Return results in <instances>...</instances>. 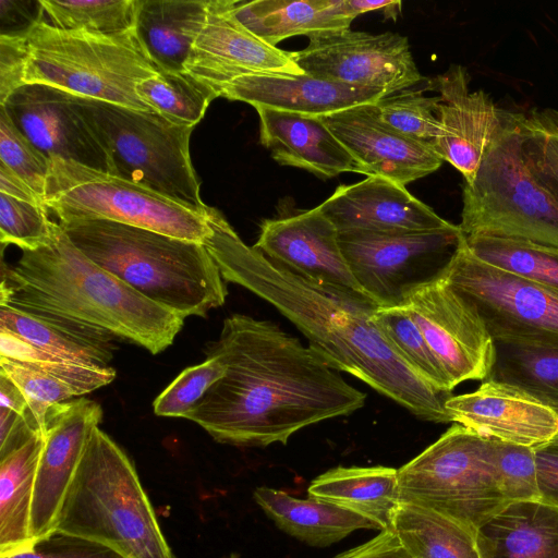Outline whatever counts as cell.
<instances>
[{"label": "cell", "instance_id": "6da1fadb", "mask_svg": "<svg viewBox=\"0 0 558 558\" xmlns=\"http://www.w3.org/2000/svg\"><path fill=\"white\" fill-rule=\"evenodd\" d=\"M207 355L223 362L226 374L187 420L221 444L284 445L300 429L365 404L363 391L270 320L227 317Z\"/></svg>", "mask_w": 558, "mask_h": 558}, {"label": "cell", "instance_id": "7a4b0ae2", "mask_svg": "<svg viewBox=\"0 0 558 558\" xmlns=\"http://www.w3.org/2000/svg\"><path fill=\"white\" fill-rule=\"evenodd\" d=\"M210 233L203 244L225 281L275 306L333 369L345 372L420 420L451 423V392L433 388L398 354L373 322L379 307L365 294L326 287L271 263L245 244L220 211L208 208Z\"/></svg>", "mask_w": 558, "mask_h": 558}, {"label": "cell", "instance_id": "3957f363", "mask_svg": "<svg viewBox=\"0 0 558 558\" xmlns=\"http://www.w3.org/2000/svg\"><path fill=\"white\" fill-rule=\"evenodd\" d=\"M0 305L46 313L102 329L158 354L184 325L88 258L57 225L52 242L1 263Z\"/></svg>", "mask_w": 558, "mask_h": 558}, {"label": "cell", "instance_id": "277c9868", "mask_svg": "<svg viewBox=\"0 0 558 558\" xmlns=\"http://www.w3.org/2000/svg\"><path fill=\"white\" fill-rule=\"evenodd\" d=\"M59 225L94 263L184 319L226 302L227 286L203 243L108 220Z\"/></svg>", "mask_w": 558, "mask_h": 558}, {"label": "cell", "instance_id": "5b68a950", "mask_svg": "<svg viewBox=\"0 0 558 558\" xmlns=\"http://www.w3.org/2000/svg\"><path fill=\"white\" fill-rule=\"evenodd\" d=\"M56 529L125 558H177L133 462L99 426L90 434Z\"/></svg>", "mask_w": 558, "mask_h": 558}, {"label": "cell", "instance_id": "8992f818", "mask_svg": "<svg viewBox=\"0 0 558 558\" xmlns=\"http://www.w3.org/2000/svg\"><path fill=\"white\" fill-rule=\"evenodd\" d=\"M43 10V9H41ZM25 84H44L75 96L154 112L136 93L159 72L135 29L119 34L66 31L41 12L27 33Z\"/></svg>", "mask_w": 558, "mask_h": 558}, {"label": "cell", "instance_id": "52a82bcc", "mask_svg": "<svg viewBox=\"0 0 558 558\" xmlns=\"http://www.w3.org/2000/svg\"><path fill=\"white\" fill-rule=\"evenodd\" d=\"M464 235L518 239L558 248V198L527 168L518 113L502 121L463 186Z\"/></svg>", "mask_w": 558, "mask_h": 558}, {"label": "cell", "instance_id": "ba28073f", "mask_svg": "<svg viewBox=\"0 0 558 558\" xmlns=\"http://www.w3.org/2000/svg\"><path fill=\"white\" fill-rule=\"evenodd\" d=\"M83 117L109 155L111 174L138 183L193 208L208 206L192 163L194 128L160 114L77 96Z\"/></svg>", "mask_w": 558, "mask_h": 558}, {"label": "cell", "instance_id": "9c48e42d", "mask_svg": "<svg viewBox=\"0 0 558 558\" xmlns=\"http://www.w3.org/2000/svg\"><path fill=\"white\" fill-rule=\"evenodd\" d=\"M46 204L59 222L108 220L203 243L208 207L199 210L119 175L50 159Z\"/></svg>", "mask_w": 558, "mask_h": 558}, {"label": "cell", "instance_id": "30bf717a", "mask_svg": "<svg viewBox=\"0 0 558 558\" xmlns=\"http://www.w3.org/2000/svg\"><path fill=\"white\" fill-rule=\"evenodd\" d=\"M400 501L424 506L473 533L509 502L493 461V439L454 423L435 442L398 469Z\"/></svg>", "mask_w": 558, "mask_h": 558}, {"label": "cell", "instance_id": "8fae6325", "mask_svg": "<svg viewBox=\"0 0 558 558\" xmlns=\"http://www.w3.org/2000/svg\"><path fill=\"white\" fill-rule=\"evenodd\" d=\"M463 233L459 225L412 232H339L347 264L379 307H405L424 286L441 277Z\"/></svg>", "mask_w": 558, "mask_h": 558}, {"label": "cell", "instance_id": "7c38bea8", "mask_svg": "<svg viewBox=\"0 0 558 558\" xmlns=\"http://www.w3.org/2000/svg\"><path fill=\"white\" fill-rule=\"evenodd\" d=\"M444 278L476 307L494 341L558 348V289L476 258L462 236Z\"/></svg>", "mask_w": 558, "mask_h": 558}, {"label": "cell", "instance_id": "4fadbf2b", "mask_svg": "<svg viewBox=\"0 0 558 558\" xmlns=\"http://www.w3.org/2000/svg\"><path fill=\"white\" fill-rule=\"evenodd\" d=\"M307 75L387 96L414 87L425 78L412 57L409 40L392 32L372 34L350 28L308 38L305 48L290 51Z\"/></svg>", "mask_w": 558, "mask_h": 558}, {"label": "cell", "instance_id": "5bb4252c", "mask_svg": "<svg viewBox=\"0 0 558 558\" xmlns=\"http://www.w3.org/2000/svg\"><path fill=\"white\" fill-rule=\"evenodd\" d=\"M442 366L451 388L486 380L495 342L475 305L444 278L416 291L405 306Z\"/></svg>", "mask_w": 558, "mask_h": 558}, {"label": "cell", "instance_id": "9a60e30c", "mask_svg": "<svg viewBox=\"0 0 558 558\" xmlns=\"http://www.w3.org/2000/svg\"><path fill=\"white\" fill-rule=\"evenodd\" d=\"M184 71L219 95L226 84L245 75L304 74L290 51L260 39L238 20L233 0H208L204 26Z\"/></svg>", "mask_w": 558, "mask_h": 558}, {"label": "cell", "instance_id": "2e32d148", "mask_svg": "<svg viewBox=\"0 0 558 558\" xmlns=\"http://www.w3.org/2000/svg\"><path fill=\"white\" fill-rule=\"evenodd\" d=\"M0 108L49 159L112 172L109 155L83 117L77 96L44 84H25Z\"/></svg>", "mask_w": 558, "mask_h": 558}, {"label": "cell", "instance_id": "e0dca14e", "mask_svg": "<svg viewBox=\"0 0 558 558\" xmlns=\"http://www.w3.org/2000/svg\"><path fill=\"white\" fill-rule=\"evenodd\" d=\"M101 418L100 404L84 397L53 405L47 413L31 515L34 543L56 530L90 434Z\"/></svg>", "mask_w": 558, "mask_h": 558}, {"label": "cell", "instance_id": "ac0fdd59", "mask_svg": "<svg viewBox=\"0 0 558 558\" xmlns=\"http://www.w3.org/2000/svg\"><path fill=\"white\" fill-rule=\"evenodd\" d=\"M360 166V173L405 186L440 168L432 143L414 140L386 123L375 104L320 117Z\"/></svg>", "mask_w": 558, "mask_h": 558}, {"label": "cell", "instance_id": "d6986e66", "mask_svg": "<svg viewBox=\"0 0 558 558\" xmlns=\"http://www.w3.org/2000/svg\"><path fill=\"white\" fill-rule=\"evenodd\" d=\"M254 247L271 263L304 279L365 294L342 254L337 228L318 206L264 220Z\"/></svg>", "mask_w": 558, "mask_h": 558}, {"label": "cell", "instance_id": "ffe728a7", "mask_svg": "<svg viewBox=\"0 0 558 558\" xmlns=\"http://www.w3.org/2000/svg\"><path fill=\"white\" fill-rule=\"evenodd\" d=\"M469 83L466 69L452 64L427 86V89L438 92L440 98L435 113L441 134L432 145L465 181L474 177L504 116V110L484 90L471 93Z\"/></svg>", "mask_w": 558, "mask_h": 558}, {"label": "cell", "instance_id": "44dd1931", "mask_svg": "<svg viewBox=\"0 0 558 558\" xmlns=\"http://www.w3.org/2000/svg\"><path fill=\"white\" fill-rule=\"evenodd\" d=\"M451 423L504 442L535 448L558 437V412L523 390L486 379L446 401Z\"/></svg>", "mask_w": 558, "mask_h": 558}, {"label": "cell", "instance_id": "7402d4cb", "mask_svg": "<svg viewBox=\"0 0 558 558\" xmlns=\"http://www.w3.org/2000/svg\"><path fill=\"white\" fill-rule=\"evenodd\" d=\"M318 207L338 232H412L453 226L405 186L381 177L340 185Z\"/></svg>", "mask_w": 558, "mask_h": 558}, {"label": "cell", "instance_id": "603a6c76", "mask_svg": "<svg viewBox=\"0 0 558 558\" xmlns=\"http://www.w3.org/2000/svg\"><path fill=\"white\" fill-rule=\"evenodd\" d=\"M386 93L307 74H252L221 88L220 97L306 117H326L364 104H375Z\"/></svg>", "mask_w": 558, "mask_h": 558}, {"label": "cell", "instance_id": "cb8c5ba5", "mask_svg": "<svg viewBox=\"0 0 558 558\" xmlns=\"http://www.w3.org/2000/svg\"><path fill=\"white\" fill-rule=\"evenodd\" d=\"M259 138L272 159L282 166L304 169L330 179L342 172L360 173V166L320 117L255 108Z\"/></svg>", "mask_w": 558, "mask_h": 558}, {"label": "cell", "instance_id": "d4e9b609", "mask_svg": "<svg viewBox=\"0 0 558 558\" xmlns=\"http://www.w3.org/2000/svg\"><path fill=\"white\" fill-rule=\"evenodd\" d=\"M480 558H558V508L512 501L476 533Z\"/></svg>", "mask_w": 558, "mask_h": 558}, {"label": "cell", "instance_id": "484cf974", "mask_svg": "<svg viewBox=\"0 0 558 558\" xmlns=\"http://www.w3.org/2000/svg\"><path fill=\"white\" fill-rule=\"evenodd\" d=\"M0 328L74 363L109 367L113 359L112 335L64 317L0 305Z\"/></svg>", "mask_w": 558, "mask_h": 558}, {"label": "cell", "instance_id": "4316f807", "mask_svg": "<svg viewBox=\"0 0 558 558\" xmlns=\"http://www.w3.org/2000/svg\"><path fill=\"white\" fill-rule=\"evenodd\" d=\"M207 7L208 0H137L134 29L159 70L184 71Z\"/></svg>", "mask_w": 558, "mask_h": 558}, {"label": "cell", "instance_id": "83f0119b", "mask_svg": "<svg viewBox=\"0 0 558 558\" xmlns=\"http://www.w3.org/2000/svg\"><path fill=\"white\" fill-rule=\"evenodd\" d=\"M253 496L280 530L311 546H329L360 529L380 531L372 520L317 498L299 499L264 486L257 487Z\"/></svg>", "mask_w": 558, "mask_h": 558}, {"label": "cell", "instance_id": "f1b7e54d", "mask_svg": "<svg viewBox=\"0 0 558 558\" xmlns=\"http://www.w3.org/2000/svg\"><path fill=\"white\" fill-rule=\"evenodd\" d=\"M238 20L253 34L276 46L293 36L308 38L350 28L354 19L343 0H256L234 1Z\"/></svg>", "mask_w": 558, "mask_h": 558}, {"label": "cell", "instance_id": "f546056e", "mask_svg": "<svg viewBox=\"0 0 558 558\" xmlns=\"http://www.w3.org/2000/svg\"><path fill=\"white\" fill-rule=\"evenodd\" d=\"M308 497L335 504L379 525L391 527L400 501L398 470L389 466H337L315 477Z\"/></svg>", "mask_w": 558, "mask_h": 558}, {"label": "cell", "instance_id": "4dcf8cb0", "mask_svg": "<svg viewBox=\"0 0 558 558\" xmlns=\"http://www.w3.org/2000/svg\"><path fill=\"white\" fill-rule=\"evenodd\" d=\"M43 434L0 459V557L31 548V515Z\"/></svg>", "mask_w": 558, "mask_h": 558}, {"label": "cell", "instance_id": "1f68e13d", "mask_svg": "<svg viewBox=\"0 0 558 558\" xmlns=\"http://www.w3.org/2000/svg\"><path fill=\"white\" fill-rule=\"evenodd\" d=\"M390 529L412 558H480L475 533L424 506L399 501Z\"/></svg>", "mask_w": 558, "mask_h": 558}, {"label": "cell", "instance_id": "d6a6232c", "mask_svg": "<svg viewBox=\"0 0 558 558\" xmlns=\"http://www.w3.org/2000/svg\"><path fill=\"white\" fill-rule=\"evenodd\" d=\"M494 342L487 379L517 387L558 412V348Z\"/></svg>", "mask_w": 558, "mask_h": 558}, {"label": "cell", "instance_id": "836d02e7", "mask_svg": "<svg viewBox=\"0 0 558 558\" xmlns=\"http://www.w3.org/2000/svg\"><path fill=\"white\" fill-rule=\"evenodd\" d=\"M136 93L154 112L170 122L194 128L220 95L186 71H161L142 81Z\"/></svg>", "mask_w": 558, "mask_h": 558}, {"label": "cell", "instance_id": "e575fe53", "mask_svg": "<svg viewBox=\"0 0 558 558\" xmlns=\"http://www.w3.org/2000/svg\"><path fill=\"white\" fill-rule=\"evenodd\" d=\"M464 242L480 260L523 279L558 289V248L489 235H464Z\"/></svg>", "mask_w": 558, "mask_h": 558}, {"label": "cell", "instance_id": "d590c367", "mask_svg": "<svg viewBox=\"0 0 558 558\" xmlns=\"http://www.w3.org/2000/svg\"><path fill=\"white\" fill-rule=\"evenodd\" d=\"M373 322L407 364L433 388L451 392L449 379L405 307H378Z\"/></svg>", "mask_w": 558, "mask_h": 558}, {"label": "cell", "instance_id": "8d00e7d4", "mask_svg": "<svg viewBox=\"0 0 558 558\" xmlns=\"http://www.w3.org/2000/svg\"><path fill=\"white\" fill-rule=\"evenodd\" d=\"M45 19L58 28L95 34L134 29L137 0H39Z\"/></svg>", "mask_w": 558, "mask_h": 558}, {"label": "cell", "instance_id": "74e56055", "mask_svg": "<svg viewBox=\"0 0 558 558\" xmlns=\"http://www.w3.org/2000/svg\"><path fill=\"white\" fill-rule=\"evenodd\" d=\"M0 356L10 357L45 372L70 385L82 397L116 378L113 367L87 366L40 350L13 332L0 328Z\"/></svg>", "mask_w": 558, "mask_h": 558}, {"label": "cell", "instance_id": "f35d334b", "mask_svg": "<svg viewBox=\"0 0 558 558\" xmlns=\"http://www.w3.org/2000/svg\"><path fill=\"white\" fill-rule=\"evenodd\" d=\"M518 123L527 168L558 198V110L534 108Z\"/></svg>", "mask_w": 558, "mask_h": 558}, {"label": "cell", "instance_id": "ab89813d", "mask_svg": "<svg viewBox=\"0 0 558 558\" xmlns=\"http://www.w3.org/2000/svg\"><path fill=\"white\" fill-rule=\"evenodd\" d=\"M439 96L427 97L423 89L407 88L375 102L381 119L402 134L432 143L441 134L435 109Z\"/></svg>", "mask_w": 558, "mask_h": 558}, {"label": "cell", "instance_id": "60d3db41", "mask_svg": "<svg viewBox=\"0 0 558 558\" xmlns=\"http://www.w3.org/2000/svg\"><path fill=\"white\" fill-rule=\"evenodd\" d=\"M47 206L21 201L0 193V241L22 251L49 245L58 222L49 218Z\"/></svg>", "mask_w": 558, "mask_h": 558}, {"label": "cell", "instance_id": "b9f144b4", "mask_svg": "<svg viewBox=\"0 0 558 558\" xmlns=\"http://www.w3.org/2000/svg\"><path fill=\"white\" fill-rule=\"evenodd\" d=\"M226 374V365L218 357L207 355L197 365L183 369L155 399L157 416L184 417L197 407L207 391Z\"/></svg>", "mask_w": 558, "mask_h": 558}, {"label": "cell", "instance_id": "7bdbcfd3", "mask_svg": "<svg viewBox=\"0 0 558 558\" xmlns=\"http://www.w3.org/2000/svg\"><path fill=\"white\" fill-rule=\"evenodd\" d=\"M0 367L25 396L32 420L43 433L47 413L59 403L78 398L66 383L16 360L0 356Z\"/></svg>", "mask_w": 558, "mask_h": 558}, {"label": "cell", "instance_id": "ee69618b", "mask_svg": "<svg viewBox=\"0 0 558 558\" xmlns=\"http://www.w3.org/2000/svg\"><path fill=\"white\" fill-rule=\"evenodd\" d=\"M493 461L508 502L539 500L534 448L493 439Z\"/></svg>", "mask_w": 558, "mask_h": 558}, {"label": "cell", "instance_id": "f6af8a7d", "mask_svg": "<svg viewBox=\"0 0 558 558\" xmlns=\"http://www.w3.org/2000/svg\"><path fill=\"white\" fill-rule=\"evenodd\" d=\"M0 161L45 197L50 159L44 155L0 108Z\"/></svg>", "mask_w": 558, "mask_h": 558}, {"label": "cell", "instance_id": "bcb514c9", "mask_svg": "<svg viewBox=\"0 0 558 558\" xmlns=\"http://www.w3.org/2000/svg\"><path fill=\"white\" fill-rule=\"evenodd\" d=\"M0 558H125L114 549L60 530L37 539L26 550Z\"/></svg>", "mask_w": 558, "mask_h": 558}, {"label": "cell", "instance_id": "7dc6e473", "mask_svg": "<svg viewBox=\"0 0 558 558\" xmlns=\"http://www.w3.org/2000/svg\"><path fill=\"white\" fill-rule=\"evenodd\" d=\"M27 60V34L0 35V105L25 85Z\"/></svg>", "mask_w": 558, "mask_h": 558}, {"label": "cell", "instance_id": "c3c4849f", "mask_svg": "<svg viewBox=\"0 0 558 558\" xmlns=\"http://www.w3.org/2000/svg\"><path fill=\"white\" fill-rule=\"evenodd\" d=\"M539 500L558 508V439L534 448Z\"/></svg>", "mask_w": 558, "mask_h": 558}, {"label": "cell", "instance_id": "681fc988", "mask_svg": "<svg viewBox=\"0 0 558 558\" xmlns=\"http://www.w3.org/2000/svg\"><path fill=\"white\" fill-rule=\"evenodd\" d=\"M335 558H412L391 529H385L366 543Z\"/></svg>", "mask_w": 558, "mask_h": 558}, {"label": "cell", "instance_id": "f907efd6", "mask_svg": "<svg viewBox=\"0 0 558 558\" xmlns=\"http://www.w3.org/2000/svg\"><path fill=\"white\" fill-rule=\"evenodd\" d=\"M32 2H21L12 0H0V19L1 31L0 35H25L38 21L41 15V5L36 9H28Z\"/></svg>", "mask_w": 558, "mask_h": 558}, {"label": "cell", "instance_id": "816d5d0a", "mask_svg": "<svg viewBox=\"0 0 558 558\" xmlns=\"http://www.w3.org/2000/svg\"><path fill=\"white\" fill-rule=\"evenodd\" d=\"M0 193L16 199L47 206L44 196L38 194L25 180L0 161ZM48 207V206H47Z\"/></svg>", "mask_w": 558, "mask_h": 558}, {"label": "cell", "instance_id": "f5cc1de1", "mask_svg": "<svg viewBox=\"0 0 558 558\" xmlns=\"http://www.w3.org/2000/svg\"><path fill=\"white\" fill-rule=\"evenodd\" d=\"M0 407L22 414L29 413L28 403L21 389L0 372Z\"/></svg>", "mask_w": 558, "mask_h": 558}, {"label": "cell", "instance_id": "db71d44e", "mask_svg": "<svg viewBox=\"0 0 558 558\" xmlns=\"http://www.w3.org/2000/svg\"><path fill=\"white\" fill-rule=\"evenodd\" d=\"M223 558H241V557L236 553H231L230 555H228L227 557H223Z\"/></svg>", "mask_w": 558, "mask_h": 558}]
</instances>
